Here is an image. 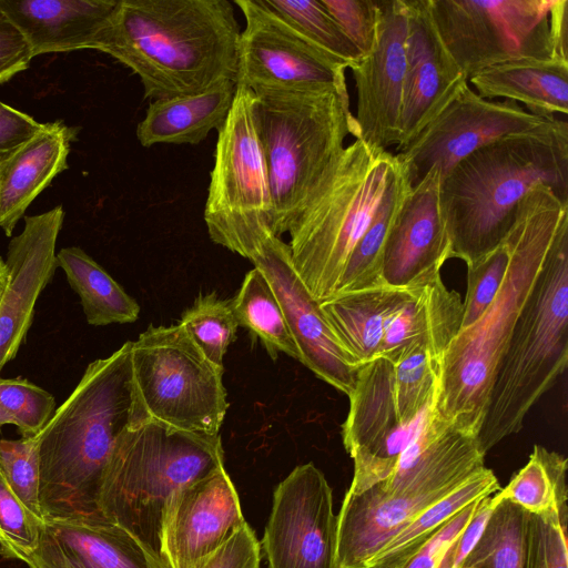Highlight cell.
<instances>
[{"label":"cell","mask_w":568,"mask_h":568,"mask_svg":"<svg viewBox=\"0 0 568 568\" xmlns=\"http://www.w3.org/2000/svg\"><path fill=\"white\" fill-rule=\"evenodd\" d=\"M497 500L496 493L481 499L477 513L452 544L439 568H463L467 556L480 538Z\"/></svg>","instance_id":"cell-48"},{"label":"cell","mask_w":568,"mask_h":568,"mask_svg":"<svg viewBox=\"0 0 568 568\" xmlns=\"http://www.w3.org/2000/svg\"><path fill=\"white\" fill-rule=\"evenodd\" d=\"M7 424H12L10 416L6 413V410L0 405V427Z\"/></svg>","instance_id":"cell-50"},{"label":"cell","mask_w":568,"mask_h":568,"mask_svg":"<svg viewBox=\"0 0 568 568\" xmlns=\"http://www.w3.org/2000/svg\"><path fill=\"white\" fill-rule=\"evenodd\" d=\"M179 324L213 364L224 368V356L239 327L231 300H223L215 292L202 294L182 314Z\"/></svg>","instance_id":"cell-37"},{"label":"cell","mask_w":568,"mask_h":568,"mask_svg":"<svg viewBox=\"0 0 568 568\" xmlns=\"http://www.w3.org/2000/svg\"><path fill=\"white\" fill-rule=\"evenodd\" d=\"M74 133L62 121L43 129L0 166V227L10 236L31 202L67 169Z\"/></svg>","instance_id":"cell-25"},{"label":"cell","mask_w":568,"mask_h":568,"mask_svg":"<svg viewBox=\"0 0 568 568\" xmlns=\"http://www.w3.org/2000/svg\"><path fill=\"white\" fill-rule=\"evenodd\" d=\"M321 2L362 57L368 54L377 37L378 0H321Z\"/></svg>","instance_id":"cell-43"},{"label":"cell","mask_w":568,"mask_h":568,"mask_svg":"<svg viewBox=\"0 0 568 568\" xmlns=\"http://www.w3.org/2000/svg\"><path fill=\"white\" fill-rule=\"evenodd\" d=\"M526 568H568L567 523L557 513L528 516Z\"/></svg>","instance_id":"cell-42"},{"label":"cell","mask_w":568,"mask_h":568,"mask_svg":"<svg viewBox=\"0 0 568 568\" xmlns=\"http://www.w3.org/2000/svg\"><path fill=\"white\" fill-rule=\"evenodd\" d=\"M9 283V270L6 261L0 256V304L6 293Z\"/></svg>","instance_id":"cell-49"},{"label":"cell","mask_w":568,"mask_h":568,"mask_svg":"<svg viewBox=\"0 0 568 568\" xmlns=\"http://www.w3.org/2000/svg\"><path fill=\"white\" fill-rule=\"evenodd\" d=\"M412 186L413 181L409 171L399 160L374 219L347 261L336 294L363 290L383 283L381 266L384 244L398 210Z\"/></svg>","instance_id":"cell-32"},{"label":"cell","mask_w":568,"mask_h":568,"mask_svg":"<svg viewBox=\"0 0 568 568\" xmlns=\"http://www.w3.org/2000/svg\"><path fill=\"white\" fill-rule=\"evenodd\" d=\"M240 34L229 0H119L95 49L130 68L145 99L159 100L235 82Z\"/></svg>","instance_id":"cell-1"},{"label":"cell","mask_w":568,"mask_h":568,"mask_svg":"<svg viewBox=\"0 0 568 568\" xmlns=\"http://www.w3.org/2000/svg\"><path fill=\"white\" fill-rule=\"evenodd\" d=\"M484 458L475 434L428 422L389 476L392 488L408 486L345 494L337 515V568H366L393 536L481 470Z\"/></svg>","instance_id":"cell-5"},{"label":"cell","mask_w":568,"mask_h":568,"mask_svg":"<svg viewBox=\"0 0 568 568\" xmlns=\"http://www.w3.org/2000/svg\"><path fill=\"white\" fill-rule=\"evenodd\" d=\"M262 548L267 568H337L333 493L313 463L295 467L276 486Z\"/></svg>","instance_id":"cell-15"},{"label":"cell","mask_w":568,"mask_h":568,"mask_svg":"<svg viewBox=\"0 0 568 568\" xmlns=\"http://www.w3.org/2000/svg\"><path fill=\"white\" fill-rule=\"evenodd\" d=\"M236 254L250 260L266 278L291 329L300 362L348 396L354 388L358 366L339 343L320 303L297 274L288 244L268 233Z\"/></svg>","instance_id":"cell-16"},{"label":"cell","mask_w":568,"mask_h":568,"mask_svg":"<svg viewBox=\"0 0 568 568\" xmlns=\"http://www.w3.org/2000/svg\"><path fill=\"white\" fill-rule=\"evenodd\" d=\"M436 168L412 186L388 231L381 278L396 287L422 286L438 277L452 258L450 242L439 200Z\"/></svg>","instance_id":"cell-20"},{"label":"cell","mask_w":568,"mask_h":568,"mask_svg":"<svg viewBox=\"0 0 568 568\" xmlns=\"http://www.w3.org/2000/svg\"><path fill=\"white\" fill-rule=\"evenodd\" d=\"M245 524L236 488L220 466L170 500L161 529V562L164 568H204Z\"/></svg>","instance_id":"cell-18"},{"label":"cell","mask_w":568,"mask_h":568,"mask_svg":"<svg viewBox=\"0 0 568 568\" xmlns=\"http://www.w3.org/2000/svg\"><path fill=\"white\" fill-rule=\"evenodd\" d=\"M254 104V91L236 85L217 130L204 207L210 239L233 253L272 232L273 202Z\"/></svg>","instance_id":"cell-11"},{"label":"cell","mask_w":568,"mask_h":568,"mask_svg":"<svg viewBox=\"0 0 568 568\" xmlns=\"http://www.w3.org/2000/svg\"><path fill=\"white\" fill-rule=\"evenodd\" d=\"M131 367L150 418L216 436L227 412L224 368L213 364L180 324L150 326L131 341Z\"/></svg>","instance_id":"cell-10"},{"label":"cell","mask_w":568,"mask_h":568,"mask_svg":"<svg viewBox=\"0 0 568 568\" xmlns=\"http://www.w3.org/2000/svg\"><path fill=\"white\" fill-rule=\"evenodd\" d=\"M254 113L273 202L272 232L288 233L312 193L357 138L348 94L336 90H254Z\"/></svg>","instance_id":"cell-8"},{"label":"cell","mask_w":568,"mask_h":568,"mask_svg":"<svg viewBox=\"0 0 568 568\" xmlns=\"http://www.w3.org/2000/svg\"><path fill=\"white\" fill-rule=\"evenodd\" d=\"M148 418L133 381L128 341L88 365L37 434L43 519L101 517L98 498L116 439Z\"/></svg>","instance_id":"cell-2"},{"label":"cell","mask_w":568,"mask_h":568,"mask_svg":"<svg viewBox=\"0 0 568 568\" xmlns=\"http://www.w3.org/2000/svg\"><path fill=\"white\" fill-rule=\"evenodd\" d=\"M264 4L316 47L352 68L362 54L321 0H263Z\"/></svg>","instance_id":"cell-36"},{"label":"cell","mask_w":568,"mask_h":568,"mask_svg":"<svg viewBox=\"0 0 568 568\" xmlns=\"http://www.w3.org/2000/svg\"><path fill=\"white\" fill-rule=\"evenodd\" d=\"M261 544L246 523L209 560L204 568H260Z\"/></svg>","instance_id":"cell-45"},{"label":"cell","mask_w":568,"mask_h":568,"mask_svg":"<svg viewBox=\"0 0 568 568\" xmlns=\"http://www.w3.org/2000/svg\"><path fill=\"white\" fill-rule=\"evenodd\" d=\"M235 90L234 81L223 80L195 94L153 100L136 128L140 144H199L223 125Z\"/></svg>","instance_id":"cell-28"},{"label":"cell","mask_w":568,"mask_h":568,"mask_svg":"<svg viewBox=\"0 0 568 568\" xmlns=\"http://www.w3.org/2000/svg\"><path fill=\"white\" fill-rule=\"evenodd\" d=\"M463 568H526L529 513L501 498Z\"/></svg>","instance_id":"cell-35"},{"label":"cell","mask_w":568,"mask_h":568,"mask_svg":"<svg viewBox=\"0 0 568 568\" xmlns=\"http://www.w3.org/2000/svg\"><path fill=\"white\" fill-rule=\"evenodd\" d=\"M539 184L568 204V123L556 116L481 146L440 179L452 257L470 266L499 246L519 202Z\"/></svg>","instance_id":"cell-4"},{"label":"cell","mask_w":568,"mask_h":568,"mask_svg":"<svg viewBox=\"0 0 568 568\" xmlns=\"http://www.w3.org/2000/svg\"><path fill=\"white\" fill-rule=\"evenodd\" d=\"M119 0H0L32 55L95 49Z\"/></svg>","instance_id":"cell-24"},{"label":"cell","mask_w":568,"mask_h":568,"mask_svg":"<svg viewBox=\"0 0 568 568\" xmlns=\"http://www.w3.org/2000/svg\"><path fill=\"white\" fill-rule=\"evenodd\" d=\"M509 263L505 242L494 251L467 266V291L463 302L460 329L474 324L495 300Z\"/></svg>","instance_id":"cell-41"},{"label":"cell","mask_w":568,"mask_h":568,"mask_svg":"<svg viewBox=\"0 0 568 568\" xmlns=\"http://www.w3.org/2000/svg\"><path fill=\"white\" fill-rule=\"evenodd\" d=\"M348 398L349 410L342 425V437L354 462L347 493L357 495L393 473L435 400L413 422L404 424L395 397L394 364L381 356L358 367Z\"/></svg>","instance_id":"cell-14"},{"label":"cell","mask_w":568,"mask_h":568,"mask_svg":"<svg viewBox=\"0 0 568 568\" xmlns=\"http://www.w3.org/2000/svg\"><path fill=\"white\" fill-rule=\"evenodd\" d=\"M0 467L18 498L43 519L40 499L39 440L37 435L21 439H0Z\"/></svg>","instance_id":"cell-39"},{"label":"cell","mask_w":568,"mask_h":568,"mask_svg":"<svg viewBox=\"0 0 568 568\" xmlns=\"http://www.w3.org/2000/svg\"><path fill=\"white\" fill-rule=\"evenodd\" d=\"M568 212L496 368L477 439L486 455L518 433L568 361Z\"/></svg>","instance_id":"cell-6"},{"label":"cell","mask_w":568,"mask_h":568,"mask_svg":"<svg viewBox=\"0 0 568 568\" xmlns=\"http://www.w3.org/2000/svg\"><path fill=\"white\" fill-rule=\"evenodd\" d=\"M245 18L240 34L235 83L254 90H336L347 93L342 62L266 7L263 0H234Z\"/></svg>","instance_id":"cell-13"},{"label":"cell","mask_w":568,"mask_h":568,"mask_svg":"<svg viewBox=\"0 0 568 568\" xmlns=\"http://www.w3.org/2000/svg\"><path fill=\"white\" fill-rule=\"evenodd\" d=\"M29 568H164L134 536L103 517L45 518Z\"/></svg>","instance_id":"cell-23"},{"label":"cell","mask_w":568,"mask_h":568,"mask_svg":"<svg viewBox=\"0 0 568 568\" xmlns=\"http://www.w3.org/2000/svg\"><path fill=\"white\" fill-rule=\"evenodd\" d=\"M554 3L428 0L439 38L467 79L508 61L559 58L551 33Z\"/></svg>","instance_id":"cell-12"},{"label":"cell","mask_w":568,"mask_h":568,"mask_svg":"<svg viewBox=\"0 0 568 568\" xmlns=\"http://www.w3.org/2000/svg\"><path fill=\"white\" fill-rule=\"evenodd\" d=\"M396 154L355 139L312 193L288 233L293 265L321 303L337 293L347 261L398 166Z\"/></svg>","instance_id":"cell-9"},{"label":"cell","mask_w":568,"mask_h":568,"mask_svg":"<svg viewBox=\"0 0 568 568\" xmlns=\"http://www.w3.org/2000/svg\"><path fill=\"white\" fill-rule=\"evenodd\" d=\"M567 212L568 204L547 185L524 196L504 240L509 263L495 300L474 324L459 329L443 354L434 409L462 430L479 432L496 368Z\"/></svg>","instance_id":"cell-3"},{"label":"cell","mask_w":568,"mask_h":568,"mask_svg":"<svg viewBox=\"0 0 568 568\" xmlns=\"http://www.w3.org/2000/svg\"><path fill=\"white\" fill-rule=\"evenodd\" d=\"M377 37L373 50L352 68L357 93V140L387 151L397 144L406 73L405 0H378Z\"/></svg>","instance_id":"cell-19"},{"label":"cell","mask_w":568,"mask_h":568,"mask_svg":"<svg viewBox=\"0 0 568 568\" xmlns=\"http://www.w3.org/2000/svg\"><path fill=\"white\" fill-rule=\"evenodd\" d=\"M481 499L473 501L454 516L409 558L403 568H439L452 544L477 513Z\"/></svg>","instance_id":"cell-44"},{"label":"cell","mask_w":568,"mask_h":568,"mask_svg":"<svg viewBox=\"0 0 568 568\" xmlns=\"http://www.w3.org/2000/svg\"><path fill=\"white\" fill-rule=\"evenodd\" d=\"M64 220L58 205L24 217L8 246L9 283L0 304V373L14 358L33 320L39 295L57 270L55 244Z\"/></svg>","instance_id":"cell-22"},{"label":"cell","mask_w":568,"mask_h":568,"mask_svg":"<svg viewBox=\"0 0 568 568\" xmlns=\"http://www.w3.org/2000/svg\"><path fill=\"white\" fill-rule=\"evenodd\" d=\"M0 405L22 437L36 436L54 413V397L26 378L0 377Z\"/></svg>","instance_id":"cell-40"},{"label":"cell","mask_w":568,"mask_h":568,"mask_svg":"<svg viewBox=\"0 0 568 568\" xmlns=\"http://www.w3.org/2000/svg\"><path fill=\"white\" fill-rule=\"evenodd\" d=\"M57 266L64 271L68 283L79 295L90 325L125 324L139 318L138 302L82 248L60 250Z\"/></svg>","instance_id":"cell-30"},{"label":"cell","mask_w":568,"mask_h":568,"mask_svg":"<svg viewBox=\"0 0 568 568\" xmlns=\"http://www.w3.org/2000/svg\"><path fill=\"white\" fill-rule=\"evenodd\" d=\"M223 465L220 435L190 433L148 418L118 437L99 493V514L161 561V529L170 500Z\"/></svg>","instance_id":"cell-7"},{"label":"cell","mask_w":568,"mask_h":568,"mask_svg":"<svg viewBox=\"0 0 568 568\" xmlns=\"http://www.w3.org/2000/svg\"><path fill=\"white\" fill-rule=\"evenodd\" d=\"M232 301L239 326L245 327L276 359L284 353L300 361V353L283 311L264 275L252 268Z\"/></svg>","instance_id":"cell-34"},{"label":"cell","mask_w":568,"mask_h":568,"mask_svg":"<svg viewBox=\"0 0 568 568\" xmlns=\"http://www.w3.org/2000/svg\"><path fill=\"white\" fill-rule=\"evenodd\" d=\"M550 119L535 115L511 100L485 99L467 83L396 155L407 166L413 185L433 168L443 179L481 146L536 129Z\"/></svg>","instance_id":"cell-17"},{"label":"cell","mask_w":568,"mask_h":568,"mask_svg":"<svg viewBox=\"0 0 568 568\" xmlns=\"http://www.w3.org/2000/svg\"><path fill=\"white\" fill-rule=\"evenodd\" d=\"M468 81L480 97L524 103L528 112L541 118L568 112V60L508 61L489 67Z\"/></svg>","instance_id":"cell-29"},{"label":"cell","mask_w":568,"mask_h":568,"mask_svg":"<svg viewBox=\"0 0 568 568\" xmlns=\"http://www.w3.org/2000/svg\"><path fill=\"white\" fill-rule=\"evenodd\" d=\"M406 73L399 116L397 153L403 150L453 98L468 79L452 58L434 24L428 0H405Z\"/></svg>","instance_id":"cell-21"},{"label":"cell","mask_w":568,"mask_h":568,"mask_svg":"<svg viewBox=\"0 0 568 568\" xmlns=\"http://www.w3.org/2000/svg\"><path fill=\"white\" fill-rule=\"evenodd\" d=\"M32 58L29 44L0 9V83L26 70Z\"/></svg>","instance_id":"cell-47"},{"label":"cell","mask_w":568,"mask_h":568,"mask_svg":"<svg viewBox=\"0 0 568 568\" xmlns=\"http://www.w3.org/2000/svg\"><path fill=\"white\" fill-rule=\"evenodd\" d=\"M44 126L30 115L0 102V166Z\"/></svg>","instance_id":"cell-46"},{"label":"cell","mask_w":568,"mask_h":568,"mask_svg":"<svg viewBox=\"0 0 568 568\" xmlns=\"http://www.w3.org/2000/svg\"><path fill=\"white\" fill-rule=\"evenodd\" d=\"M500 488L493 470L484 467L460 488L428 507L393 536L367 562L366 568H403L460 510L477 499L494 495Z\"/></svg>","instance_id":"cell-31"},{"label":"cell","mask_w":568,"mask_h":568,"mask_svg":"<svg viewBox=\"0 0 568 568\" xmlns=\"http://www.w3.org/2000/svg\"><path fill=\"white\" fill-rule=\"evenodd\" d=\"M418 287L382 283L335 294L320 306L339 343L359 367L378 356L388 321Z\"/></svg>","instance_id":"cell-27"},{"label":"cell","mask_w":568,"mask_h":568,"mask_svg":"<svg viewBox=\"0 0 568 568\" xmlns=\"http://www.w3.org/2000/svg\"><path fill=\"white\" fill-rule=\"evenodd\" d=\"M42 524L13 493L0 467V555L26 562L38 546Z\"/></svg>","instance_id":"cell-38"},{"label":"cell","mask_w":568,"mask_h":568,"mask_svg":"<svg viewBox=\"0 0 568 568\" xmlns=\"http://www.w3.org/2000/svg\"><path fill=\"white\" fill-rule=\"evenodd\" d=\"M567 469L566 457L535 445L527 464L498 494L529 514L557 513L567 523Z\"/></svg>","instance_id":"cell-33"},{"label":"cell","mask_w":568,"mask_h":568,"mask_svg":"<svg viewBox=\"0 0 568 568\" xmlns=\"http://www.w3.org/2000/svg\"><path fill=\"white\" fill-rule=\"evenodd\" d=\"M462 314L459 294L448 290L442 277L419 286L388 321L378 356L395 363L412 347L423 345L442 361L460 329Z\"/></svg>","instance_id":"cell-26"}]
</instances>
